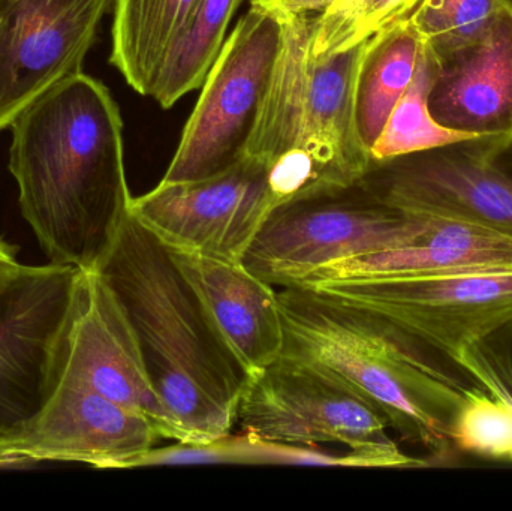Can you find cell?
Wrapping results in <instances>:
<instances>
[{"instance_id":"3957f363","label":"cell","mask_w":512,"mask_h":511,"mask_svg":"<svg viewBox=\"0 0 512 511\" xmlns=\"http://www.w3.org/2000/svg\"><path fill=\"white\" fill-rule=\"evenodd\" d=\"M286 356L330 374L375 405L403 440L435 458L453 452L450 429L468 387L417 339L385 318L312 288H280Z\"/></svg>"},{"instance_id":"d6986e66","label":"cell","mask_w":512,"mask_h":511,"mask_svg":"<svg viewBox=\"0 0 512 511\" xmlns=\"http://www.w3.org/2000/svg\"><path fill=\"white\" fill-rule=\"evenodd\" d=\"M423 45L409 17L367 39L355 80L354 108L358 137L369 152L411 84Z\"/></svg>"},{"instance_id":"2e32d148","label":"cell","mask_w":512,"mask_h":511,"mask_svg":"<svg viewBox=\"0 0 512 511\" xmlns=\"http://www.w3.org/2000/svg\"><path fill=\"white\" fill-rule=\"evenodd\" d=\"M512 272V239L462 219L433 216L406 245L337 261L316 270L300 287L420 276Z\"/></svg>"},{"instance_id":"30bf717a","label":"cell","mask_w":512,"mask_h":511,"mask_svg":"<svg viewBox=\"0 0 512 511\" xmlns=\"http://www.w3.org/2000/svg\"><path fill=\"white\" fill-rule=\"evenodd\" d=\"M273 210L267 165L251 156L207 179L159 182L131 201L167 248L227 261H243Z\"/></svg>"},{"instance_id":"6da1fadb","label":"cell","mask_w":512,"mask_h":511,"mask_svg":"<svg viewBox=\"0 0 512 511\" xmlns=\"http://www.w3.org/2000/svg\"><path fill=\"white\" fill-rule=\"evenodd\" d=\"M21 216L50 263L93 270L131 210L119 105L102 81L66 78L11 125Z\"/></svg>"},{"instance_id":"9a60e30c","label":"cell","mask_w":512,"mask_h":511,"mask_svg":"<svg viewBox=\"0 0 512 511\" xmlns=\"http://www.w3.org/2000/svg\"><path fill=\"white\" fill-rule=\"evenodd\" d=\"M200 299L219 339L249 377L276 362L285 351V323L279 291L243 261L219 260L170 249Z\"/></svg>"},{"instance_id":"9c48e42d","label":"cell","mask_w":512,"mask_h":511,"mask_svg":"<svg viewBox=\"0 0 512 511\" xmlns=\"http://www.w3.org/2000/svg\"><path fill=\"white\" fill-rule=\"evenodd\" d=\"M312 290L385 318L454 363L512 321V272L340 282Z\"/></svg>"},{"instance_id":"5b68a950","label":"cell","mask_w":512,"mask_h":511,"mask_svg":"<svg viewBox=\"0 0 512 511\" xmlns=\"http://www.w3.org/2000/svg\"><path fill=\"white\" fill-rule=\"evenodd\" d=\"M430 221L432 215L397 209L355 183L276 207L243 264L273 287H300L328 264L412 242Z\"/></svg>"},{"instance_id":"d4e9b609","label":"cell","mask_w":512,"mask_h":511,"mask_svg":"<svg viewBox=\"0 0 512 511\" xmlns=\"http://www.w3.org/2000/svg\"><path fill=\"white\" fill-rule=\"evenodd\" d=\"M334 0H251V8L276 18L324 12Z\"/></svg>"},{"instance_id":"484cf974","label":"cell","mask_w":512,"mask_h":511,"mask_svg":"<svg viewBox=\"0 0 512 511\" xmlns=\"http://www.w3.org/2000/svg\"><path fill=\"white\" fill-rule=\"evenodd\" d=\"M17 251V246L9 245L0 239V297L20 281L29 267L17 260Z\"/></svg>"},{"instance_id":"ffe728a7","label":"cell","mask_w":512,"mask_h":511,"mask_svg":"<svg viewBox=\"0 0 512 511\" xmlns=\"http://www.w3.org/2000/svg\"><path fill=\"white\" fill-rule=\"evenodd\" d=\"M243 0H197L156 81L152 98L164 110L200 89L221 53L228 26Z\"/></svg>"},{"instance_id":"603a6c76","label":"cell","mask_w":512,"mask_h":511,"mask_svg":"<svg viewBox=\"0 0 512 511\" xmlns=\"http://www.w3.org/2000/svg\"><path fill=\"white\" fill-rule=\"evenodd\" d=\"M450 438L454 450L512 464V402L480 387L466 389Z\"/></svg>"},{"instance_id":"ba28073f","label":"cell","mask_w":512,"mask_h":511,"mask_svg":"<svg viewBox=\"0 0 512 511\" xmlns=\"http://www.w3.org/2000/svg\"><path fill=\"white\" fill-rule=\"evenodd\" d=\"M358 183L397 209L462 219L512 239V137L372 159Z\"/></svg>"},{"instance_id":"277c9868","label":"cell","mask_w":512,"mask_h":511,"mask_svg":"<svg viewBox=\"0 0 512 511\" xmlns=\"http://www.w3.org/2000/svg\"><path fill=\"white\" fill-rule=\"evenodd\" d=\"M283 41L246 156L267 165L274 209L349 188L372 155L355 125V80L366 42L316 54L318 15L277 18Z\"/></svg>"},{"instance_id":"cb8c5ba5","label":"cell","mask_w":512,"mask_h":511,"mask_svg":"<svg viewBox=\"0 0 512 511\" xmlns=\"http://www.w3.org/2000/svg\"><path fill=\"white\" fill-rule=\"evenodd\" d=\"M420 0H334L316 21V54H334L363 44L385 27L408 18Z\"/></svg>"},{"instance_id":"8fae6325","label":"cell","mask_w":512,"mask_h":511,"mask_svg":"<svg viewBox=\"0 0 512 511\" xmlns=\"http://www.w3.org/2000/svg\"><path fill=\"white\" fill-rule=\"evenodd\" d=\"M77 381L144 414L165 440L176 429L159 399L134 329L98 270H80L65 321L54 341L48 378Z\"/></svg>"},{"instance_id":"e0dca14e","label":"cell","mask_w":512,"mask_h":511,"mask_svg":"<svg viewBox=\"0 0 512 511\" xmlns=\"http://www.w3.org/2000/svg\"><path fill=\"white\" fill-rule=\"evenodd\" d=\"M429 110L462 134L512 137V5L477 44L436 60Z\"/></svg>"},{"instance_id":"8992f818","label":"cell","mask_w":512,"mask_h":511,"mask_svg":"<svg viewBox=\"0 0 512 511\" xmlns=\"http://www.w3.org/2000/svg\"><path fill=\"white\" fill-rule=\"evenodd\" d=\"M236 428L277 443L340 444L370 456L378 468L426 464L390 440V423L375 405L322 369L286 354L251 377Z\"/></svg>"},{"instance_id":"5bb4252c","label":"cell","mask_w":512,"mask_h":511,"mask_svg":"<svg viewBox=\"0 0 512 511\" xmlns=\"http://www.w3.org/2000/svg\"><path fill=\"white\" fill-rule=\"evenodd\" d=\"M80 270L29 266L0 297V434L29 422L44 401L54 341Z\"/></svg>"},{"instance_id":"7a4b0ae2","label":"cell","mask_w":512,"mask_h":511,"mask_svg":"<svg viewBox=\"0 0 512 511\" xmlns=\"http://www.w3.org/2000/svg\"><path fill=\"white\" fill-rule=\"evenodd\" d=\"M96 270L134 329L177 441L209 443L234 432L251 377L219 339L167 246L129 210Z\"/></svg>"},{"instance_id":"44dd1931","label":"cell","mask_w":512,"mask_h":511,"mask_svg":"<svg viewBox=\"0 0 512 511\" xmlns=\"http://www.w3.org/2000/svg\"><path fill=\"white\" fill-rule=\"evenodd\" d=\"M435 74V57L423 45L411 84L394 107L381 137L370 150L372 159L382 161L475 138L445 128L433 119L429 110V93Z\"/></svg>"},{"instance_id":"4fadbf2b","label":"cell","mask_w":512,"mask_h":511,"mask_svg":"<svg viewBox=\"0 0 512 511\" xmlns=\"http://www.w3.org/2000/svg\"><path fill=\"white\" fill-rule=\"evenodd\" d=\"M8 437L12 449L38 465L69 462L102 470L135 468L162 438L144 414L57 377L48 378L35 416Z\"/></svg>"},{"instance_id":"ac0fdd59","label":"cell","mask_w":512,"mask_h":511,"mask_svg":"<svg viewBox=\"0 0 512 511\" xmlns=\"http://www.w3.org/2000/svg\"><path fill=\"white\" fill-rule=\"evenodd\" d=\"M195 5L197 0H114L110 63L135 92L152 98Z\"/></svg>"},{"instance_id":"7402d4cb","label":"cell","mask_w":512,"mask_h":511,"mask_svg":"<svg viewBox=\"0 0 512 511\" xmlns=\"http://www.w3.org/2000/svg\"><path fill=\"white\" fill-rule=\"evenodd\" d=\"M512 0H420L409 20L438 62L477 44Z\"/></svg>"},{"instance_id":"7c38bea8","label":"cell","mask_w":512,"mask_h":511,"mask_svg":"<svg viewBox=\"0 0 512 511\" xmlns=\"http://www.w3.org/2000/svg\"><path fill=\"white\" fill-rule=\"evenodd\" d=\"M114 0H0V132L53 89L83 72Z\"/></svg>"},{"instance_id":"52a82bcc","label":"cell","mask_w":512,"mask_h":511,"mask_svg":"<svg viewBox=\"0 0 512 511\" xmlns=\"http://www.w3.org/2000/svg\"><path fill=\"white\" fill-rule=\"evenodd\" d=\"M282 24L251 8L225 39L161 182H192L242 161L282 48Z\"/></svg>"}]
</instances>
